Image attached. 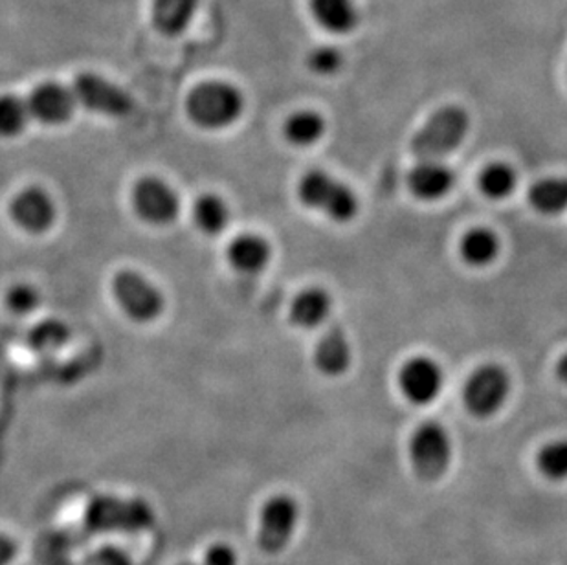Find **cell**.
Returning <instances> with one entry per match:
<instances>
[{
	"mask_svg": "<svg viewBox=\"0 0 567 565\" xmlns=\"http://www.w3.org/2000/svg\"><path fill=\"white\" fill-rule=\"evenodd\" d=\"M186 109L195 125L206 131H219L230 127L241 117L245 97L231 83L206 81L193 89Z\"/></svg>",
	"mask_w": 567,
	"mask_h": 565,
	"instance_id": "7a4b0ae2",
	"label": "cell"
},
{
	"mask_svg": "<svg viewBox=\"0 0 567 565\" xmlns=\"http://www.w3.org/2000/svg\"><path fill=\"white\" fill-rule=\"evenodd\" d=\"M13 223L28 234H44L55 223L54 201L41 187H27L17 193L10 204Z\"/></svg>",
	"mask_w": 567,
	"mask_h": 565,
	"instance_id": "7c38bea8",
	"label": "cell"
},
{
	"mask_svg": "<svg viewBox=\"0 0 567 565\" xmlns=\"http://www.w3.org/2000/svg\"><path fill=\"white\" fill-rule=\"evenodd\" d=\"M72 92L75 102L92 113L122 117L133 111V100L124 89L92 72L78 75Z\"/></svg>",
	"mask_w": 567,
	"mask_h": 565,
	"instance_id": "30bf717a",
	"label": "cell"
},
{
	"mask_svg": "<svg viewBox=\"0 0 567 565\" xmlns=\"http://www.w3.org/2000/svg\"><path fill=\"white\" fill-rule=\"evenodd\" d=\"M316 22L332 33L353 32L359 24V10L353 0H311Z\"/></svg>",
	"mask_w": 567,
	"mask_h": 565,
	"instance_id": "d6986e66",
	"label": "cell"
},
{
	"mask_svg": "<svg viewBox=\"0 0 567 565\" xmlns=\"http://www.w3.org/2000/svg\"><path fill=\"white\" fill-rule=\"evenodd\" d=\"M331 309V294L323 288H307L290 305V321L300 329H316L329 318Z\"/></svg>",
	"mask_w": 567,
	"mask_h": 565,
	"instance_id": "e0dca14e",
	"label": "cell"
},
{
	"mask_svg": "<svg viewBox=\"0 0 567 565\" xmlns=\"http://www.w3.org/2000/svg\"><path fill=\"white\" fill-rule=\"evenodd\" d=\"M518 186V175L513 166H508L505 162H494L488 164L480 175V189L483 195L493 201H502L507 198L511 193Z\"/></svg>",
	"mask_w": 567,
	"mask_h": 565,
	"instance_id": "cb8c5ba5",
	"label": "cell"
},
{
	"mask_svg": "<svg viewBox=\"0 0 567 565\" xmlns=\"http://www.w3.org/2000/svg\"><path fill=\"white\" fill-rule=\"evenodd\" d=\"M70 329L60 320H44L33 327L28 340L38 352H54L69 341Z\"/></svg>",
	"mask_w": 567,
	"mask_h": 565,
	"instance_id": "4316f807",
	"label": "cell"
},
{
	"mask_svg": "<svg viewBox=\"0 0 567 565\" xmlns=\"http://www.w3.org/2000/svg\"><path fill=\"white\" fill-rule=\"evenodd\" d=\"M298 198L306 208L320 212L337 223H349L359 214V198L353 189L326 171H309L301 176Z\"/></svg>",
	"mask_w": 567,
	"mask_h": 565,
	"instance_id": "3957f363",
	"label": "cell"
},
{
	"mask_svg": "<svg viewBox=\"0 0 567 565\" xmlns=\"http://www.w3.org/2000/svg\"><path fill=\"white\" fill-rule=\"evenodd\" d=\"M85 565H133V562H131L125 551L107 545V547L94 551L86 558Z\"/></svg>",
	"mask_w": 567,
	"mask_h": 565,
	"instance_id": "f546056e",
	"label": "cell"
},
{
	"mask_svg": "<svg viewBox=\"0 0 567 565\" xmlns=\"http://www.w3.org/2000/svg\"><path fill=\"white\" fill-rule=\"evenodd\" d=\"M284 133L296 147H309L326 134V120L315 111H300L287 117Z\"/></svg>",
	"mask_w": 567,
	"mask_h": 565,
	"instance_id": "603a6c76",
	"label": "cell"
},
{
	"mask_svg": "<svg viewBox=\"0 0 567 565\" xmlns=\"http://www.w3.org/2000/svg\"><path fill=\"white\" fill-rule=\"evenodd\" d=\"M300 522V507L289 494L268 497L259 511L257 545L267 555H279L290 544Z\"/></svg>",
	"mask_w": 567,
	"mask_h": 565,
	"instance_id": "8992f818",
	"label": "cell"
},
{
	"mask_svg": "<svg viewBox=\"0 0 567 565\" xmlns=\"http://www.w3.org/2000/svg\"><path fill=\"white\" fill-rule=\"evenodd\" d=\"M353 351L348 335L340 326H331L315 347V366L321 374L337 379L348 373Z\"/></svg>",
	"mask_w": 567,
	"mask_h": 565,
	"instance_id": "5bb4252c",
	"label": "cell"
},
{
	"mask_svg": "<svg viewBox=\"0 0 567 565\" xmlns=\"http://www.w3.org/2000/svg\"><path fill=\"white\" fill-rule=\"evenodd\" d=\"M4 301L6 307L13 315L27 316L32 315L33 310L38 309L41 298H39L35 287L27 285V282H19V285L8 288Z\"/></svg>",
	"mask_w": 567,
	"mask_h": 565,
	"instance_id": "83f0119b",
	"label": "cell"
},
{
	"mask_svg": "<svg viewBox=\"0 0 567 565\" xmlns=\"http://www.w3.org/2000/svg\"><path fill=\"white\" fill-rule=\"evenodd\" d=\"M529 203L544 215H560L567 212V176H553L536 182L530 187Z\"/></svg>",
	"mask_w": 567,
	"mask_h": 565,
	"instance_id": "44dd1931",
	"label": "cell"
},
{
	"mask_svg": "<svg viewBox=\"0 0 567 565\" xmlns=\"http://www.w3.org/2000/svg\"><path fill=\"white\" fill-rule=\"evenodd\" d=\"M468 129H471V117L465 109L446 105L435 111L415 133L412 140V153L419 162H441L465 142Z\"/></svg>",
	"mask_w": 567,
	"mask_h": 565,
	"instance_id": "6da1fadb",
	"label": "cell"
},
{
	"mask_svg": "<svg viewBox=\"0 0 567 565\" xmlns=\"http://www.w3.org/2000/svg\"><path fill=\"white\" fill-rule=\"evenodd\" d=\"M86 525L92 531H144L153 525V511L142 500H120L113 496H97L85 511Z\"/></svg>",
	"mask_w": 567,
	"mask_h": 565,
	"instance_id": "5b68a950",
	"label": "cell"
},
{
	"mask_svg": "<svg viewBox=\"0 0 567 565\" xmlns=\"http://www.w3.org/2000/svg\"><path fill=\"white\" fill-rule=\"evenodd\" d=\"M511 396V377L498 363H485L468 377L463 391L466 410L477 419L498 413Z\"/></svg>",
	"mask_w": 567,
	"mask_h": 565,
	"instance_id": "52a82bcc",
	"label": "cell"
},
{
	"mask_svg": "<svg viewBox=\"0 0 567 565\" xmlns=\"http://www.w3.org/2000/svg\"><path fill=\"white\" fill-rule=\"evenodd\" d=\"M203 565H239V556L231 545L214 544L204 553Z\"/></svg>",
	"mask_w": 567,
	"mask_h": 565,
	"instance_id": "4dcf8cb0",
	"label": "cell"
},
{
	"mask_svg": "<svg viewBox=\"0 0 567 565\" xmlns=\"http://www.w3.org/2000/svg\"><path fill=\"white\" fill-rule=\"evenodd\" d=\"M27 103L32 117L44 125H63L72 117L78 105L72 89L52 81L35 86Z\"/></svg>",
	"mask_w": 567,
	"mask_h": 565,
	"instance_id": "4fadbf2b",
	"label": "cell"
},
{
	"mask_svg": "<svg viewBox=\"0 0 567 565\" xmlns=\"http://www.w3.org/2000/svg\"><path fill=\"white\" fill-rule=\"evenodd\" d=\"M134 212L147 225L166 226L177 219L181 198L167 182L156 176H145L133 189Z\"/></svg>",
	"mask_w": 567,
	"mask_h": 565,
	"instance_id": "9c48e42d",
	"label": "cell"
},
{
	"mask_svg": "<svg viewBox=\"0 0 567 565\" xmlns=\"http://www.w3.org/2000/svg\"><path fill=\"white\" fill-rule=\"evenodd\" d=\"M184 565H195V564H184Z\"/></svg>",
	"mask_w": 567,
	"mask_h": 565,
	"instance_id": "836d02e7",
	"label": "cell"
},
{
	"mask_svg": "<svg viewBox=\"0 0 567 565\" xmlns=\"http://www.w3.org/2000/svg\"><path fill=\"white\" fill-rule=\"evenodd\" d=\"M113 294L125 316L138 323L155 321L166 305L164 294L134 270H122L114 276Z\"/></svg>",
	"mask_w": 567,
	"mask_h": 565,
	"instance_id": "ba28073f",
	"label": "cell"
},
{
	"mask_svg": "<svg viewBox=\"0 0 567 565\" xmlns=\"http://www.w3.org/2000/svg\"><path fill=\"white\" fill-rule=\"evenodd\" d=\"M536 469L547 481H567V439H557L536 453Z\"/></svg>",
	"mask_w": 567,
	"mask_h": 565,
	"instance_id": "d4e9b609",
	"label": "cell"
},
{
	"mask_svg": "<svg viewBox=\"0 0 567 565\" xmlns=\"http://www.w3.org/2000/svg\"><path fill=\"white\" fill-rule=\"evenodd\" d=\"M309 66L315 70L316 74H334L342 66V54L331 47H321L309 55Z\"/></svg>",
	"mask_w": 567,
	"mask_h": 565,
	"instance_id": "f1b7e54d",
	"label": "cell"
},
{
	"mask_svg": "<svg viewBox=\"0 0 567 565\" xmlns=\"http://www.w3.org/2000/svg\"><path fill=\"white\" fill-rule=\"evenodd\" d=\"M16 555V545L10 540L0 536V565H8Z\"/></svg>",
	"mask_w": 567,
	"mask_h": 565,
	"instance_id": "1f68e13d",
	"label": "cell"
},
{
	"mask_svg": "<svg viewBox=\"0 0 567 565\" xmlns=\"http://www.w3.org/2000/svg\"><path fill=\"white\" fill-rule=\"evenodd\" d=\"M193 219L197 228L206 235H219L230 220V209L219 195L206 193L193 206Z\"/></svg>",
	"mask_w": 567,
	"mask_h": 565,
	"instance_id": "7402d4cb",
	"label": "cell"
},
{
	"mask_svg": "<svg viewBox=\"0 0 567 565\" xmlns=\"http://www.w3.org/2000/svg\"><path fill=\"white\" fill-rule=\"evenodd\" d=\"M197 8L198 0H153V24L167 38H175L192 24Z\"/></svg>",
	"mask_w": 567,
	"mask_h": 565,
	"instance_id": "ac0fdd59",
	"label": "cell"
},
{
	"mask_svg": "<svg viewBox=\"0 0 567 565\" xmlns=\"http://www.w3.org/2000/svg\"><path fill=\"white\" fill-rule=\"evenodd\" d=\"M410 463L419 480H441L452 463V439L440 422H424L410 438Z\"/></svg>",
	"mask_w": 567,
	"mask_h": 565,
	"instance_id": "277c9868",
	"label": "cell"
},
{
	"mask_svg": "<svg viewBox=\"0 0 567 565\" xmlns=\"http://www.w3.org/2000/svg\"><path fill=\"white\" fill-rule=\"evenodd\" d=\"M226 257L237 273L256 276L267 268L272 250L261 235L243 234L237 235L236 239L228 245Z\"/></svg>",
	"mask_w": 567,
	"mask_h": 565,
	"instance_id": "2e32d148",
	"label": "cell"
},
{
	"mask_svg": "<svg viewBox=\"0 0 567 565\" xmlns=\"http://www.w3.org/2000/svg\"><path fill=\"white\" fill-rule=\"evenodd\" d=\"M557 377L563 384L567 386V352L557 363Z\"/></svg>",
	"mask_w": 567,
	"mask_h": 565,
	"instance_id": "d6a6232c",
	"label": "cell"
},
{
	"mask_svg": "<svg viewBox=\"0 0 567 565\" xmlns=\"http://www.w3.org/2000/svg\"><path fill=\"white\" fill-rule=\"evenodd\" d=\"M30 109H28L27 100L13 96V94H4L0 96V136L2 138H13L17 134H21L30 122Z\"/></svg>",
	"mask_w": 567,
	"mask_h": 565,
	"instance_id": "484cf974",
	"label": "cell"
},
{
	"mask_svg": "<svg viewBox=\"0 0 567 565\" xmlns=\"http://www.w3.org/2000/svg\"><path fill=\"white\" fill-rule=\"evenodd\" d=\"M455 186L454 171L437 161L419 162L408 175V187L421 201H440Z\"/></svg>",
	"mask_w": 567,
	"mask_h": 565,
	"instance_id": "9a60e30c",
	"label": "cell"
},
{
	"mask_svg": "<svg viewBox=\"0 0 567 565\" xmlns=\"http://www.w3.org/2000/svg\"><path fill=\"white\" fill-rule=\"evenodd\" d=\"M443 384V369L429 357L412 358L399 371L402 396L415 405L432 404L441 396Z\"/></svg>",
	"mask_w": 567,
	"mask_h": 565,
	"instance_id": "8fae6325",
	"label": "cell"
},
{
	"mask_svg": "<svg viewBox=\"0 0 567 565\" xmlns=\"http://www.w3.org/2000/svg\"><path fill=\"white\" fill-rule=\"evenodd\" d=\"M460 254L463 261L471 267H488L499 256L498 235L488 228L471 229L461 239Z\"/></svg>",
	"mask_w": 567,
	"mask_h": 565,
	"instance_id": "ffe728a7",
	"label": "cell"
}]
</instances>
